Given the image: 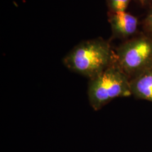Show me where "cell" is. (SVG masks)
Returning a JSON list of instances; mask_svg holds the SVG:
<instances>
[{"label":"cell","mask_w":152,"mask_h":152,"mask_svg":"<svg viewBox=\"0 0 152 152\" xmlns=\"http://www.w3.org/2000/svg\"><path fill=\"white\" fill-rule=\"evenodd\" d=\"M112 61L109 44L95 39L77 45L64 58L63 63L70 71L91 80L112 65Z\"/></svg>","instance_id":"cell-1"},{"label":"cell","mask_w":152,"mask_h":152,"mask_svg":"<svg viewBox=\"0 0 152 152\" xmlns=\"http://www.w3.org/2000/svg\"><path fill=\"white\" fill-rule=\"evenodd\" d=\"M129 77L115 64H112L90 80L88 97L91 106L99 110L115 98L131 95Z\"/></svg>","instance_id":"cell-2"},{"label":"cell","mask_w":152,"mask_h":152,"mask_svg":"<svg viewBox=\"0 0 152 152\" xmlns=\"http://www.w3.org/2000/svg\"><path fill=\"white\" fill-rule=\"evenodd\" d=\"M115 60L128 77L137 76L152 67V40L140 37L125 42L117 49Z\"/></svg>","instance_id":"cell-3"},{"label":"cell","mask_w":152,"mask_h":152,"mask_svg":"<svg viewBox=\"0 0 152 152\" xmlns=\"http://www.w3.org/2000/svg\"><path fill=\"white\" fill-rule=\"evenodd\" d=\"M109 22L114 37L125 38L136 32L137 20L125 11L112 12Z\"/></svg>","instance_id":"cell-4"},{"label":"cell","mask_w":152,"mask_h":152,"mask_svg":"<svg viewBox=\"0 0 152 152\" xmlns=\"http://www.w3.org/2000/svg\"><path fill=\"white\" fill-rule=\"evenodd\" d=\"M130 85L132 95L152 102V67L132 78Z\"/></svg>","instance_id":"cell-5"},{"label":"cell","mask_w":152,"mask_h":152,"mask_svg":"<svg viewBox=\"0 0 152 152\" xmlns=\"http://www.w3.org/2000/svg\"><path fill=\"white\" fill-rule=\"evenodd\" d=\"M130 0H108V5L112 12L125 11Z\"/></svg>","instance_id":"cell-6"},{"label":"cell","mask_w":152,"mask_h":152,"mask_svg":"<svg viewBox=\"0 0 152 152\" xmlns=\"http://www.w3.org/2000/svg\"><path fill=\"white\" fill-rule=\"evenodd\" d=\"M147 23L148 27L152 31V9L149 12L147 19Z\"/></svg>","instance_id":"cell-7"},{"label":"cell","mask_w":152,"mask_h":152,"mask_svg":"<svg viewBox=\"0 0 152 152\" xmlns=\"http://www.w3.org/2000/svg\"><path fill=\"white\" fill-rule=\"evenodd\" d=\"M139 1H140L141 2H143V1H145V0H139Z\"/></svg>","instance_id":"cell-8"}]
</instances>
